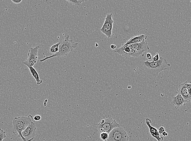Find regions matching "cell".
Listing matches in <instances>:
<instances>
[{"label": "cell", "instance_id": "1", "mask_svg": "<svg viewBox=\"0 0 191 141\" xmlns=\"http://www.w3.org/2000/svg\"><path fill=\"white\" fill-rule=\"evenodd\" d=\"M60 43L59 51L57 53L40 60V62H44L53 57L67 56L70 52H71L74 49L76 48L79 44L78 43H75L73 40H70V35L68 34H65L64 35V38L60 42Z\"/></svg>", "mask_w": 191, "mask_h": 141}, {"label": "cell", "instance_id": "2", "mask_svg": "<svg viewBox=\"0 0 191 141\" xmlns=\"http://www.w3.org/2000/svg\"><path fill=\"white\" fill-rule=\"evenodd\" d=\"M143 65L148 73L153 75H157L162 71L168 70L170 66L163 57L160 58L159 60L156 62L145 61L143 62Z\"/></svg>", "mask_w": 191, "mask_h": 141}, {"label": "cell", "instance_id": "3", "mask_svg": "<svg viewBox=\"0 0 191 141\" xmlns=\"http://www.w3.org/2000/svg\"><path fill=\"white\" fill-rule=\"evenodd\" d=\"M34 117L32 115L28 116L15 117L12 120L13 134H18V137L21 138L23 141H26L22 135V133L27 126L34 120Z\"/></svg>", "mask_w": 191, "mask_h": 141}, {"label": "cell", "instance_id": "4", "mask_svg": "<svg viewBox=\"0 0 191 141\" xmlns=\"http://www.w3.org/2000/svg\"><path fill=\"white\" fill-rule=\"evenodd\" d=\"M119 126V124L115 120L111 117H107L101 120L98 124L97 128L100 133L106 132L109 134L114 129Z\"/></svg>", "mask_w": 191, "mask_h": 141}, {"label": "cell", "instance_id": "5", "mask_svg": "<svg viewBox=\"0 0 191 141\" xmlns=\"http://www.w3.org/2000/svg\"><path fill=\"white\" fill-rule=\"evenodd\" d=\"M109 141H129V137L122 126L115 128L109 135Z\"/></svg>", "mask_w": 191, "mask_h": 141}, {"label": "cell", "instance_id": "6", "mask_svg": "<svg viewBox=\"0 0 191 141\" xmlns=\"http://www.w3.org/2000/svg\"><path fill=\"white\" fill-rule=\"evenodd\" d=\"M112 14H108L105 18L103 26L100 29L101 32L106 35L108 38H110L112 34V29L114 21L112 19Z\"/></svg>", "mask_w": 191, "mask_h": 141}, {"label": "cell", "instance_id": "7", "mask_svg": "<svg viewBox=\"0 0 191 141\" xmlns=\"http://www.w3.org/2000/svg\"><path fill=\"white\" fill-rule=\"evenodd\" d=\"M39 46H37L35 48H31L28 53V58L26 61L23 63L28 68L33 67L36 64L38 60V52Z\"/></svg>", "mask_w": 191, "mask_h": 141}, {"label": "cell", "instance_id": "8", "mask_svg": "<svg viewBox=\"0 0 191 141\" xmlns=\"http://www.w3.org/2000/svg\"><path fill=\"white\" fill-rule=\"evenodd\" d=\"M114 52L126 58L137 57L140 56L132 48L130 45H126L125 44L122 45L119 48L116 49Z\"/></svg>", "mask_w": 191, "mask_h": 141}, {"label": "cell", "instance_id": "9", "mask_svg": "<svg viewBox=\"0 0 191 141\" xmlns=\"http://www.w3.org/2000/svg\"><path fill=\"white\" fill-rule=\"evenodd\" d=\"M36 124L34 120L26 129L22 132V135L25 141H32L34 139L36 135Z\"/></svg>", "mask_w": 191, "mask_h": 141}, {"label": "cell", "instance_id": "10", "mask_svg": "<svg viewBox=\"0 0 191 141\" xmlns=\"http://www.w3.org/2000/svg\"><path fill=\"white\" fill-rule=\"evenodd\" d=\"M186 103L184 98L178 91L175 92L172 95L171 104L176 109L182 107Z\"/></svg>", "mask_w": 191, "mask_h": 141}, {"label": "cell", "instance_id": "11", "mask_svg": "<svg viewBox=\"0 0 191 141\" xmlns=\"http://www.w3.org/2000/svg\"><path fill=\"white\" fill-rule=\"evenodd\" d=\"M132 48L138 53L139 55H142L144 52L149 50V47L148 45V43L146 40H144L140 43L130 45Z\"/></svg>", "mask_w": 191, "mask_h": 141}, {"label": "cell", "instance_id": "12", "mask_svg": "<svg viewBox=\"0 0 191 141\" xmlns=\"http://www.w3.org/2000/svg\"><path fill=\"white\" fill-rule=\"evenodd\" d=\"M187 81H186L183 84H180L179 86V89L177 91L184 98L186 103L191 102L188 88L187 86Z\"/></svg>", "mask_w": 191, "mask_h": 141}, {"label": "cell", "instance_id": "13", "mask_svg": "<svg viewBox=\"0 0 191 141\" xmlns=\"http://www.w3.org/2000/svg\"><path fill=\"white\" fill-rule=\"evenodd\" d=\"M152 123L151 120L149 118H146V125L148 126L151 135L154 138L156 139L157 141H163L164 138L162 137H160L159 134V133L158 131L155 128L153 127L151 125V123Z\"/></svg>", "mask_w": 191, "mask_h": 141}, {"label": "cell", "instance_id": "14", "mask_svg": "<svg viewBox=\"0 0 191 141\" xmlns=\"http://www.w3.org/2000/svg\"><path fill=\"white\" fill-rule=\"evenodd\" d=\"M147 38V37L145 35H140L133 37L130 39L125 44L126 45H131V44H137L146 40Z\"/></svg>", "mask_w": 191, "mask_h": 141}, {"label": "cell", "instance_id": "15", "mask_svg": "<svg viewBox=\"0 0 191 141\" xmlns=\"http://www.w3.org/2000/svg\"><path fill=\"white\" fill-rule=\"evenodd\" d=\"M29 68L32 76H34V78L35 79L37 84V85H39L42 84L43 82V81L40 79L39 75L37 71L33 67H30Z\"/></svg>", "mask_w": 191, "mask_h": 141}, {"label": "cell", "instance_id": "16", "mask_svg": "<svg viewBox=\"0 0 191 141\" xmlns=\"http://www.w3.org/2000/svg\"><path fill=\"white\" fill-rule=\"evenodd\" d=\"M60 45V43L59 42L57 44H54L50 48L49 50V51L51 53H53V55L56 54L59 51V47Z\"/></svg>", "mask_w": 191, "mask_h": 141}, {"label": "cell", "instance_id": "17", "mask_svg": "<svg viewBox=\"0 0 191 141\" xmlns=\"http://www.w3.org/2000/svg\"><path fill=\"white\" fill-rule=\"evenodd\" d=\"M66 1L68 3H71L73 5H77V6H79L82 3H84L85 1V0H73V1L67 0Z\"/></svg>", "mask_w": 191, "mask_h": 141}, {"label": "cell", "instance_id": "18", "mask_svg": "<svg viewBox=\"0 0 191 141\" xmlns=\"http://www.w3.org/2000/svg\"><path fill=\"white\" fill-rule=\"evenodd\" d=\"M109 134L106 132H102L101 133L100 137L101 139L103 141H107L108 140L109 138Z\"/></svg>", "mask_w": 191, "mask_h": 141}, {"label": "cell", "instance_id": "19", "mask_svg": "<svg viewBox=\"0 0 191 141\" xmlns=\"http://www.w3.org/2000/svg\"><path fill=\"white\" fill-rule=\"evenodd\" d=\"M6 137V132L0 129V141H3Z\"/></svg>", "mask_w": 191, "mask_h": 141}, {"label": "cell", "instance_id": "20", "mask_svg": "<svg viewBox=\"0 0 191 141\" xmlns=\"http://www.w3.org/2000/svg\"><path fill=\"white\" fill-rule=\"evenodd\" d=\"M160 57L158 53H156V55L153 57V60H152V62H156L159 60Z\"/></svg>", "mask_w": 191, "mask_h": 141}, {"label": "cell", "instance_id": "21", "mask_svg": "<svg viewBox=\"0 0 191 141\" xmlns=\"http://www.w3.org/2000/svg\"><path fill=\"white\" fill-rule=\"evenodd\" d=\"M187 88H188L190 98L191 101V84H189L188 83H187Z\"/></svg>", "mask_w": 191, "mask_h": 141}, {"label": "cell", "instance_id": "22", "mask_svg": "<svg viewBox=\"0 0 191 141\" xmlns=\"http://www.w3.org/2000/svg\"><path fill=\"white\" fill-rule=\"evenodd\" d=\"M41 116L40 115H36L34 117V120L36 121H38L40 120L41 119Z\"/></svg>", "mask_w": 191, "mask_h": 141}, {"label": "cell", "instance_id": "23", "mask_svg": "<svg viewBox=\"0 0 191 141\" xmlns=\"http://www.w3.org/2000/svg\"><path fill=\"white\" fill-rule=\"evenodd\" d=\"M165 128H164L163 127H161L159 129V131H158L159 133V134H162L163 132L165 131Z\"/></svg>", "mask_w": 191, "mask_h": 141}, {"label": "cell", "instance_id": "24", "mask_svg": "<svg viewBox=\"0 0 191 141\" xmlns=\"http://www.w3.org/2000/svg\"><path fill=\"white\" fill-rule=\"evenodd\" d=\"M22 0H12V1L15 4H18L21 3Z\"/></svg>", "mask_w": 191, "mask_h": 141}, {"label": "cell", "instance_id": "25", "mask_svg": "<svg viewBox=\"0 0 191 141\" xmlns=\"http://www.w3.org/2000/svg\"><path fill=\"white\" fill-rule=\"evenodd\" d=\"M146 57H147V59L151 60L152 59V56L150 53H147L146 54Z\"/></svg>", "mask_w": 191, "mask_h": 141}, {"label": "cell", "instance_id": "26", "mask_svg": "<svg viewBox=\"0 0 191 141\" xmlns=\"http://www.w3.org/2000/svg\"><path fill=\"white\" fill-rule=\"evenodd\" d=\"M116 47H116V46L114 45V44H112V45L110 46L111 48L112 49L114 50L116 49Z\"/></svg>", "mask_w": 191, "mask_h": 141}, {"label": "cell", "instance_id": "27", "mask_svg": "<svg viewBox=\"0 0 191 141\" xmlns=\"http://www.w3.org/2000/svg\"><path fill=\"white\" fill-rule=\"evenodd\" d=\"M162 135L163 136L166 137L167 136V135H168V134H167V133H166V132L164 131V132H163L162 134Z\"/></svg>", "mask_w": 191, "mask_h": 141}]
</instances>
